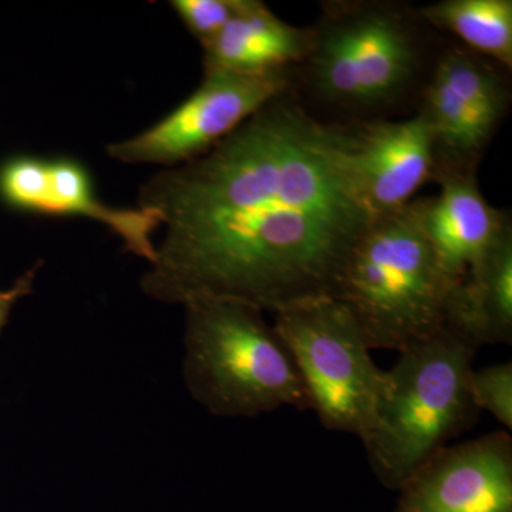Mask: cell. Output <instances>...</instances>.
Wrapping results in <instances>:
<instances>
[{
    "label": "cell",
    "instance_id": "obj_1",
    "mask_svg": "<svg viewBox=\"0 0 512 512\" xmlns=\"http://www.w3.org/2000/svg\"><path fill=\"white\" fill-rule=\"evenodd\" d=\"M289 92L204 156L141 185L138 207L165 228L140 281L150 298L274 313L333 298L373 217L353 180L352 124L316 119Z\"/></svg>",
    "mask_w": 512,
    "mask_h": 512
},
{
    "label": "cell",
    "instance_id": "obj_2",
    "mask_svg": "<svg viewBox=\"0 0 512 512\" xmlns=\"http://www.w3.org/2000/svg\"><path fill=\"white\" fill-rule=\"evenodd\" d=\"M460 282L441 268L424 232L420 200H413L367 227L333 298L355 316L370 349L402 353L444 328L448 299Z\"/></svg>",
    "mask_w": 512,
    "mask_h": 512
},
{
    "label": "cell",
    "instance_id": "obj_3",
    "mask_svg": "<svg viewBox=\"0 0 512 512\" xmlns=\"http://www.w3.org/2000/svg\"><path fill=\"white\" fill-rule=\"evenodd\" d=\"M477 348L443 328L400 353L362 440L380 483L399 491L448 441L476 424L468 379Z\"/></svg>",
    "mask_w": 512,
    "mask_h": 512
},
{
    "label": "cell",
    "instance_id": "obj_4",
    "mask_svg": "<svg viewBox=\"0 0 512 512\" xmlns=\"http://www.w3.org/2000/svg\"><path fill=\"white\" fill-rule=\"evenodd\" d=\"M185 311V384L208 412L256 417L286 406L311 410L291 353L261 309L197 299Z\"/></svg>",
    "mask_w": 512,
    "mask_h": 512
},
{
    "label": "cell",
    "instance_id": "obj_5",
    "mask_svg": "<svg viewBox=\"0 0 512 512\" xmlns=\"http://www.w3.org/2000/svg\"><path fill=\"white\" fill-rule=\"evenodd\" d=\"M417 10L386 2H328L305 64L313 93L340 109L394 106L419 83L424 47Z\"/></svg>",
    "mask_w": 512,
    "mask_h": 512
},
{
    "label": "cell",
    "instance_id": "obj_6",
    "mask_svg": "<svg viewBox=\"0 0 512 512\" xmlns=\"http://www.w3.org/2000/svg\"><path fill=\"white\" fill-rule=\"evenodd\" d=\"M272 326L291 353L322 426L365 439L386 387V372L373 362L352 312L326 296L275 312Z\"/></svg>",
    "mask_w": 512,
    "mask_h": 512
},
{
    "label": "cell",
    "instance_id": "obj_7",
    "mask_svg": "<svg viewBox=\"0 0 512 512\" xmlns=\"http://www.w3.org/2000/svg\"><path fill=\"white\" fill-rule=\"evenodd\" d=\"M510 101L503 66L466 47L441 53L420 89L419 114L433 143V180L443 174H476Z\"/></svg>",
    "mask_w": 512,
    "mask_h": 512
},
{
    "label": "cell",
    "instance_id": "obj_8",
    "mask_svg": "<svg viewBox=\"0 0 512 512\" xmlns=\"http://www.w3.org/2000/svg\"><path fill=\"white\" fill-rule=\"evenodd\" d=\"M292 70L266 74L204 73L201 86L143 133L107 146L124 164L173 168L197 160L268 101L291 89Z\"/></svg>",
    "mask_w": 512,
    "mask_h": 512
},
{
    "label": "cell",
    "instance_id": "obj_9",
    "mask_svg": "<svg viewBox=\"0 0 512 512\" xmlns=\"http://www.w3.org/2000/svg\"><path fill=\"white\" fill-rule=\"evenodd\" d=\"M0 204L46 217H83L119 235L124 249L154 264L160 217L144 208H116L101 201L87 168L73 158L13 156L0 163Z\"/></svg>",
    "mask_w": 512,
    "mask_h": 512
},
{
    "label": "cell",
    "instance_id": "obj_10",
    "mask_svg": "<svg viewBox=\"0 0 512 512\" xmlns=\"http://www.w3.org/2000/svg\"><path fill=\"white\" fill-rule=\"evenodd\" d=\"M399 493L394 512H512L510 434L441 448Z\"/></svg>",
    "mask_w": 512,
    "mask_h": 512
},
{
    "label": "cell",
    "instance_id": "obj_11",
    "mask_svg": "<svg viewBox=\"0 0 512 512\" xmlns=\"http://www.w3.org/2000/svg\"><path fill=\"white\" fill-rule=\"evenodd\" d=\"M352 130L353 180L373 220L402 210L433 180V143L419 113L403 121H357Z\"/></svg>",
    "mask_w": 512,
    "mask_h": 512
},
{
    "label": "cell",
    "instance_id": "obj_12",
    "mask_svg": "<svg viewBox=\"0 0 512 512\" xmlns=\"http://www.w3.org/2000/svg\"><path fill=\"white\" fill-rule=\"evenodd\" d=\"M434 181L441 192L421 198V222L441 268L460 282L512 227L511 220L488 204L476 174H443Z\"/></svg>",
    "mask_w": 512,
    "mask_h": 512
},
{
    "label": "cell",
    "instance_id": "obj_13",
    "mask_svg": "<svg viewBox=\"0 0 512 512\" xmlns=\"http://www.w3.org/2000/svg\"><path fill=\"white\" fill-rule=\"evenodd\" d=\"M315 29L278 18L264 2L241 0L238 12L204 49V73L286 72L308 59Z\"/></svg>",
    "mask_w": 512,
    "mask_h": 512
},
{
    "label": "cell",
    "instance_id": "obj_14",
    "mask_svg": "<svg viewBox=\"0 0 512 512\" xmlns=\"http://www.w3.org/2000/svg\"><path fill=\"white\" fill-rule=\"evenodd\" d=\"M444 328L480 348L512 340V227L448 299Z\"/></svg>",
    "mask_w": 512,
    "mask_h": 512
},
{
    "label": "cell",
    "instance_id": "obj_15",
    "mask_svg": "<svg viewBox=\"0 0 512 512\" xmlns=\"http://www.w3.org/2000/svg\"><path fill=\"white\" fill-rule=\"evenodd\" d=\"M417 13L426 25L453 33L466 49L511 70V0H441Z\"/></svg>",
    "mask_w": 512,
    "mask_h": 512
},
{
    "label": "cell",
    "instance_id": "obj_16",
    "mask_svg": "<svg viewBox=\"0 0 512 512\" xmlns=\"http://www.w3.org/2000/svg\"><path fill=\"white\" fill-rule=\"evenodd\" d=\"M471 402L512 430V363L473 370L468 379Z\"/></svg>",
    "mask_w": 512,
    "mask_h": 512
},
{
    "label": "cell",
    "instance_id": "obj_17",
    "mask_svg": "<svg viewBox=\"0 0 512 512\" xmlns=\"http://www.w3.org/2000/svg\"><path fill=\"white\" fill-rule=\"evenodd\" d=\"M170 5L188 32L205 47L234 18L241 0H174Z\"/></svg>",
    "mask_w": 512,
    "mask_h": 512
},
{
    "label": "cell",
    "instance_id": "obj_18",
    "mask_svg": "<svg viewBox=\"0 0 512 512\" xmlns=\"http://www.w3.org/2000/svg\"><path fill=\"white\" fill-rule=\"evenodd\" d=\"M40 266H42V261L37 262L28 272L16 279L15 284L10 288L0 289V332L5 328L10 312L15 308L16 303L32 293Z\"/></svg>",
    "mask_w": 512,
    "mask_h": 512
}]
</instances>
